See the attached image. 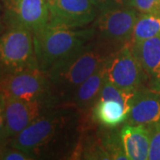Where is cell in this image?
Wrapping results in <instances>:
<instances>
[{
  "label": "cell",
  "mask_w": 160,
  "mask_h": 160,
  "mask_svg": "<svg viewBox=\"0 0 160 160\" xmlns=\"http://www.w3.org/2000/svg\"><path fill=\"white\" fill-rule=\"evenodd\" d=\"M52 26L71 29L85 28L97 18V8L92 0H47Z\"/></svg>",
  "instance_id": "obj_9"
},
{
  "label": "cell",
  "mask_w": 160,
  "mask_h": 160,
  "mask_svg": "<svg viewBox=\"0 0 160 160\" xmlns=\"http://www.w3.org/2000/svg\"><path fill=\"white\" fill-rule=\"evenodd\" d=\"M94 38L91 25L71 29L46 24L33 33L38 66L48 71Z\"/></svg>",
  "instance_id": "obj_3"
},
{
  "label": "cell",
  "mask_w": 160,
  "mask_h": 160,
  "mask_svg": "<svg viewBox=\"0 0 160 160\" xmlns=\"http://www.w3.org/2000/svg\"><path fill=\"white\" fill-rule=\"evenodd\" d=\"M126 4L127 6H131V0H126Z\"/></svg>",
  "instance_id": "obj_24"
},
{
  "label": "cell",
  "mask_w": 160,
  "mask_h": 160,
  "mask_svg": "<svg viewBox=\"0 0 160 160\" xmlns=\"http://www.w3.org/2000/svg\"><path fill=\"white\" fill-rule=\"evenodd\" d=\"M0 159L1 160H34L29 154L20 149L12 148L8 144L0 147Z\"/></svg>",
  "instance_id": "obj_20"
},
{
  "label": "cell",
  "mask_w": 160,
  "mask_h": 160,
  "mask_svg": "<svg viewBox=\"0 0 160 160\" xmlns=\"http://www.w3.org/2000/svg\"><path fill=\"white\" fill-rule=\"evenodd\" d=\"M105 80V66H103L76 89L66 106L73 107L83 115L89 116L92 108L97 102Z\"/></svg>",
  "instance_id": "obj_13"
},
{
  "label": "cell",
  "mask_w": 160,
  "mask_h": 160,
  "mask_svg": "<svg viewBox=\"0 0 160 160\" xmlns=\"http://www.w3.org/2000/svg\"><path fill=\"white\" fill-rule=\"evenodd\" d=\"M137 17L136 9L131 6L102 12L91 24L94 38L121 48L130 43Z\"/></svg>",
  "instance_id": "obj_6"
},
{
  "label": "cell",
  "mask_w": 160,
  "mask_h": 160,
  "mask_svg": "<svg viewBox=\"0 0 160 160\" xmlns=\"http://www.w3.org/2000/svg\"><path fill=\"white\" fill-rule=\"evenodd\" d=\"M6 95L0 90V147L8 143L6 136Z\"/></svg>",
  "instance_id": "obj_21"
},
{
  "label": "cell",
  "mask_w": 160,
  "mask_h": 160,
  "mask_svg": "<svg viewBox=\"0 0 160 160\" xmlns=\"http://www.w3.org/2000/svg\"><path fill=\"white\" fill-rule=\"evenodd\" d=\"M37 68L33 33L20 28H6L0 35V82Z\"/></svg>",
  "instance_id": "obj_4"
},
{
  "label": "cell",
  "mask_w": 160,
  "mask_h": 160,
  "mask_svg": "<svg viewBox=\"0 0 160 160\" xmlns=\"http://www.w3.org/2000/svg\"><path fill=\"white\" fill-rule=\"evenodd\" d=\"M128 110L124 105L114 100H99L90 112V118L95 125L114 129L126 123Z\"/></svg>",
  "instance_id": "obj_15"
},
{
  "label": "cell",
  "mask_w": 160,
  "mask_h": 160,
  "mask_svg": "<svg viewBox=\"0 0 160 160\" xmlns=\"http://www.w3.org/2000/svg\"><path fill=\"white\" fill-rule=\"evenodd\" d=\"M119 49L93 38L46 71L51 80L52 94L58 106L66 105L76 89L91 75L105 66Z\"/></svg>",
  "instance_id": "obj_2"
},
{
  "label": "cell",
  "mask_w": 160,
  "mask_h": 160,
  "mask_svg": "<svg viewBox=\"0 0 160 160\" xmlns=\"http://www.w3.org/2000/svg\"><path fill=\"white\" fill-rule=\"evenodd\" d=\"M131 6L140 13L160 16V0H131Z\"/></svg>",
  "instance_id": "obj_18"
},
{
  "label": "cell",
  "mask_w": 160,
  "mask_h": 160,
  "mask_svg": "<svg viewBox=\"0 0 160 160\" xmlns=\"http://www.w3.org/2000/svg\"><path fill=\"white\" fill-rule=\"evenodd\" d=\"M160 36V16L149 13H140L133 28L130 44Z\"/></svg>",
  "instance_id": "obj_16"
},
{
  "label": "cell",
  "mask_w": 160,
  "mask_h": 160,
  "mask_svg": "<svg viewBox=\"0 0 160 160\" xmlns=\"http://www.w3.org/2000/svg\"><path fill=\"white\" fill-rule=\"evenodd\" d=\"M148 159L160 160V124L150 128V142Z\"/></svg>",
  "instance_id": "obj_19"
},
{
  "label": "cell",
  "mask_w": 160,
  "mask_h": 160,
  "mask_svg": "<svg viewBox=\"0 0 160 160\" xmlns=\"http://www.w3.org/2000/svg\"><path fill=\"white\" fill-rule=\"evenodd\" d=\"M149 87L160 91V36L132 45Z\"/></svg>",
  "instance_id": "obj_12"
},
{
  "label": "cell",
  "mask_w": 160,
  "mask_h": 160,
  "mask_svg": "<svg viewBox=\"0 0 160 160\" xmlns=\"http://www.w3.org/2000/svg\"><path fill=\"white\" fill-rule=\"evenodd\" d=\"M6 26L4 22V15H3V5L0 3V35L6 30Z\"/></svg>",
  "instance_id": "obj_23"
},
{
  "label": "cell",
  "mask_w": 160,
  "mask_h": 160,
  "mask_svg": "<svg viewBox=\"0 0 160 160\" xmlns=\"http://www.w3.org/2000/svg\"><path fill=\"white\" fill-rule=\"evenodd\" d=\"M136 91V90H135ZM135 91L131 90H125L119 88L118 86H114L108 80H105L101 93L99 95L97 101L99 100H114L120 102L122 105L125 106L128 113L130 111L132 105V101L134 95Z\"/></svg>",
  "instance_id": "obj_17"
},
{
  "label": "cell",
  "mask_w": 160,
  "mask_h": 160,
  "mask_svg": "<svg viewBox=\"0 0 160 160\" xmlns=\"http://www.w3.org/2000/svg\"><path fill=\"white\" fill-rule=\"evenodd\" d=\"M122 145L129 160H146L149 157L150 128L126 124L119 129Z\"/></svg>",
  "instance_id": "obj_14"
},
{
  "label": "cell",
  "mask_w": 160,
  "mask_h": 160,
  "mask_svg": "<svg viewBox=\"0 0 160 160\" xmlns=\"http://www.w3.org/2000/svg\"><path fill=\"white\" fill-rule=\"evenodd\" d=\"M0 90L6 96L45 103L50 107L58 106L52 94L50 78L39 68L20 72L0 82Z\"/></svg>",
  "instance_id": "obj_5"
},
{
  "label": "cell",
  "mask_w": 160,
  "mask_h": 160,
  "mask_svg": "<svg viewBox=\"0 0 160 160\" xmlns=\"http://www.w3.org/2000/svg\"><path fill=\"white\" fill-rule=\"evenodd\" d=\"M6 136L8 142L46 110L53 108L39 102L12 96H6Z\"/></svg>",
  "instance_id": "obj_10"
},
{
  "label": "cell",
  "mask_w": 160,
  "mask_h": 160,
  "mask_svg": "<svg viewBox=\"0 0 160 160\" xmlns=\"http://www.w3.org/2000/svg\"><path fill=\"white\" fill-rule=\"evenodd\" d=\"M106 80L125 90L135 91L147 84L142 67L129 44L115 52L105 65Z\"/></svg>",
  "instance_id": "obj_7"
},
{
  "label": "cell",
  "mask_w": 160,
  "mask_h": 160,
  "mask_svg": "<svg viewBox=\"0 0 160 160\" xmlns=\"http://www.w3.org/2000/svg\"><path fill=\"white\" fill-rule=\"evenodd\" d=\"M87 119V116L73 107H53L10 139L7 144L34 159L72 158Z\"/></svg>",
  "instance_id": "obj_1"
},
{
  "label": "cell",
  "mask_w": 160,
  "mask_h": 160,
  "mask_svg": "<svg viewBox=\"0 0 160 160\" xmlns=\"http://www.w3.org/2000/svg\"><path fill=\"white\" fill-rule=\"evenodd\" d=\"M6 28L14 27L31 31L38 30L49 21L47 0H2Z\"/></svg>",
  "instance_id": "obj_8"
},
{
  "label": "cell",
  "mask_w": 160,
  "mask_h": 160,
  "mask_svg": "<svg viewBox=\"0 0 160 160\" xmlns=\"http://www.w3.org/2000/svg\"><path fill=\"white\" fill-rule=\"evenodd\" d=\"M126 124L151 128L160 124V91L143 86L134 92Z\"/></svg>",
  "instance_id": "obj_11"
},
{
  "label": "cell",
  "mask_w": 160,
  "mask_h": 160,
  "mask_svg": "<svg viewBox=\"0 0 160 160\" xmlns=\"http://www.w3.org/2000/svg\"><path fill=\"white\" fill-rule=\"evenodd\" d=\"M92 1L97 8L99 14L112 9L127 6L126 4V0H92Z\"/></svg>",
  "instance_id": "obj_22"
}]
</instances>
